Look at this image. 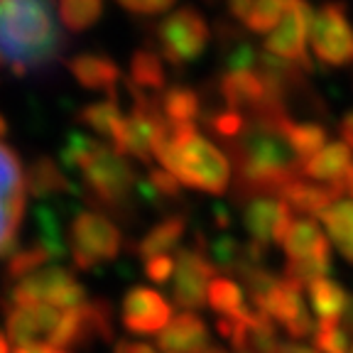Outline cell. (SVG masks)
I'll list each match as a JSON object with an SVG mask.
<instances>
[{
  "label": "cell",
  "mask_w": 353,
  "mask_h": 353,
  "mask_svg": "<svg viewBox=\"0 0 353 353\" xmlns=\"http://www.w3.org/2000/svg\"><path fill=\"white\" fill-rule=\"evenodd\" d=\"M79 172H81L83 187H86L91 201H96L101 209L113 211V214L130 211L138 176L123 154L99 143L79 165Z\"/></svg>",
  "instance_id": "cell-4"
},
{
  "label": "cell",
  "mask_w": 353,
  "mask_h": 353,
  "mask_svg": "<svg viewBox=\"0 0 353 353\" xmlns=\"http://www.w3.org/2000/svg\"><path fill=\"white\" fill-rule=\"evenodd\" d=\"M290 143H292L299 162L304 165V162L312 160L314 154H319L326 148V128L314 121H292V125H290Z\"/></svg>",
  "instance_id": "cell-32"
},
{
  "label": "cell",
  "mask_w": 353,
  "mask_h": 353,
  "mask_svg": "<svg viewBox=\"0 0 353 353\" xmlns=\"http://www.w3.org/2000/svg\"><path fill=\"white\" fill-rule=\"evenodd\" d=\"M25 174L17 154L0 140V255L15 253V238L25 209Z\"/></svg>",
  "instance_id": "cell-12"
},
{
  "label": "cell",
  "mask_w": 353,
  "mask_h": 353,
  "mask_svg": "<svg viewBox=\"0 0 353 353\" xmlns=\"http://www.w3.org/2000/svg\"><path fill=\"white\" fill-rule=\"evenodd\" d=\"M145 275L157 285H162L174 275V260L170 255H157V258L145 260Z\"/></svg>",
  "instance_id": "cell-42"
},
{
  "label": "cell",
  "mask_w": 353,
  "mask_h": 353,
  "mask_svg": "<svg viewBox=\"0 0 353 353\" xmlns=\"http://www.w3.org/2000/svg\"><path fill=\"white\" fill-rule=\"evenodd\" d=\"M0 353H10V346H8V336L0 334Z\"/></svg>",
  "instance_id": "cell-50"
},
{
  "label": "cell",
  "mask_w": 353,
  "mask_h": 353,
  "mask_svg": "<svg viewBox=\"0 0 353 353\" xmlns=\"http://www.w3.org/2000/svg\"><path fill=\"white\" fill-rule=\"evenodd\" d=\"M187 233V216H167L160 223H154L148 233L143 236V241L138 243L135 253L140 258L150 260L157 258V255H167L170 250H174L179 245V241Z\"/></svg>",
  "instance_id": "cell-24"
},
{
  "label": "cell",
  "mask_w": 353,
  "mask_h": 353,
  "mask_svg": "<svg viewBox=\"0 0 353 353\" xmlns=\"http://www.w3.org/2000/svg\"><path fill=\"white\" fill-rule=\"evenodd\" d=\"M160 110L170 125H196L201 99L189 86H172L160 96Z\"/></svg>",
  "instance_id": "cell-27"
},
{
  "label": "cell",
  "mask_w": 353,
  "mask_h": 353,
  "mask_svg": "<svg viewBox=\"0 0 353 353\" xmlns=\"http://www.w3.org/2000/svg\"><path fill=\"white\" fill-rule=\"evenodd\" d=\"M154 157L184 187L221 196L231 184V162L226 152L199 132L196 125H170L154 143Z\"/></svg>",
  "instance_id": "cell-3"
},
{
  "label": "cell",
  "mask_w": 353,
  "mask_h": 353,
  "mask_svg": "<svg viewBox=\"0 0 353 353\" xmlns=\"http://www.w3.org/2000/svg\"><path fill=\"white\" fill-rule=\"evenodd\" d=\"M10 299L15 307H50L69 312L86 304V287L64 268H42L17 282Z\"/></svg>",
  "instance_id": "cell-5"
},
{
  "label": "cell",
  "mask_w": 353,
  "mask_h": 353,
  "mask_svg": "<svg viewBox=\"0 0 353 353\" xmlns=\"http://www.w3.org/2000/svg\"><path fill=\"white\" fill-rule=\"evenodd\" d=\"M15 353H72V351L57 348V346H52V343H32V346H20Z\"/></svg>",
  "instance_id": "cell-45"
},
{
  "label": "cell",
  "mask_w": 353,
  "mask_h": 353,
  "mask_svg": "<svg viewBox=\"0 0 353 353\" xmlns=\"http://www.w3.org/2000/svg\"><path fill=\"white\" fill-rule=\"evenodd\" d=\"M241 255H243V245L228 233H221L214 241H206V258L211 260L214 268L219 270H236L241 268Z\"/></svg>",
  "instance_id": "cell-36"
},
{
  "label": "cell",
  "mask_w": 353,
  "mask_h": 353,
  "mask_svg": "<svg viewBox=\"0 0 353 353\" xmlns=\"http://www.w3.org/2000/svg\"><path fill=\"white\" fill-rule=\"evenodd\" d=\"M123 326L132 334H160L172 321V309L160 292L132 287L123 299Z\"/></svg>",
  "instance_id": "cell-16"
},
{
  "label": "cell",
  "mask_w": 353,
  "mask_h": 353,
  "mask_svg": "<svg viewBox=\"0 0 353 353\" xmlns=\"http://www.w3.org/2000/svg\"><path fill=\"white\" fill-rule=\"evenodd\" d=\"M57 309L50 307H15L8 316V339L20 346H32L39 336H52L57 321H59Z\"/></svg>",
  "instance_id": "cell-21"
},
{
  "label": "cell",
  "mask_w": 353,
  "mask_h": 353,
  "mask_svg": "<svg viewBox=\"0 0 353 353\" xmlns=\"http://www.w3.org/2000/svg\"><path fill=\"white\" fill-rule=\"evenodd\" d=\"M351 353H353V343H351Z\"/></svg>",
  "instance_id": "cell-53"
},
{
  "label": "cell",
  "mask_w": 353,
  "mask_h": 353,
  "mask_svg": "<svg viewBox=\"0 0 353 353\" xmlns=\"http://www.w3.org/2000/svg\"><path fill=\"white\" fill-rule=\"evenodd\" d=\"M69 72L83 88L105 91L108 96H116L118 83L123 79L121 66L110 57L96 54V52H83V54H77L74 59H69Z\"/></svg>",
  "instance_id": "cell-19"
},
{
  "label": "cell",
  "mask_w": 353,
  "mask_h": 353,
  "mask_svg": "<svg viewBox=\"0 0 353 353\" xmlns=\"http://www.w3.org/2000/svg\"><path fill=\"white\" fill-rule=\"evenodd\" d=\"M79 121L83 125H88L94 132L108 138L110 143H116V138L121 135V128H123V113H121V105H118L116 96H108L105 101H99V103H88L79 110Z\"/></svg>",
  "instance_id": "cell-29"
},
{
  "label": "cell",
  "mask_w": 353,
  "mask_h": 353,
  "mask_svg": "<svg viewBox=\"0 0 353 353\" xmlns=\"http://www.w3.org/2000/svg\"><path fill=\"white\" fill-rule=\"evenodd\" d=\"M258 312L268 314L272 321H280L292 339H307L314 336V321L307 314V307L302 302V287L282 277L277 287L272 290L263 302L258 304Z\"/></svg>",
  "instance_id": "cell-15"
},
{
  "label": "cell",
  "mask_w": 353,
  "mask_h": 353,
  "mask_svg": "<svg viewBox=\"0 0 353 353\" xmlns=\"http://www.w3.org/2000/svg\"><path fill=\"white\" fill-rule=\"evenodd\" d=\"M37 228H39L37 245H42V248L50 253L52 260L64 258L66 243H64V236H61L59 216H57L52 209H47V206H42V209H37Z\"/></svg>",
  "instance_id": "cell-34"
},
{
  "label": "cell",
  "mask_w": 353,
  "mask_h": 353,
  "mask_svg": "<svg viewBox=\"0 0 353 353\" xmlns=\"http://www.w3.org/2000/svg\"><path fill=\"white\" fill-rule=\"evenodd\" d=\"M339 132H341L343 143H346L348 148L353 150V110H348L346 116H343L341 125H339Z\"/></svg>",
  "instance_id": "cell-44"
},
{
  "label": "cell",
  "mask_w": 353,
  "mask_h": 353,
  "mask_svg": "<svg viewBox=\"0 0 353 353\" xmlns=\"http://www.w3.org/2000/svg\"><path fill=\"white\" fill-rule=\"evenodd\" d=\"M118 3L135 15H160L174 6V0H118Z\"/></svg>",
  "instance_id": "cell-43"
},
{
  "label": "cell",
  "mask_w": 353,
  "mask_h": 353,
  "mask_svg": "<svg viewBox=\"0 0 353 353\" xmlns=\"http://www.w3.org/2000/svg\"><path fill=\"white\" fill-rule=\"evenodd\" d=\"M116 353H157L148 343H132V341H121L116 346Z\"/></svg>",
  "instance_id": "cell-46"
},
{
  "label": "cell",
  "mask_w": 353,
  "mask_h": 353,
  "mask_svg": "<svg viewBox=\"0 0 353 353\" xmlns=\"http://www.w3.org/2000/svg\"><path fill=\"white\" fill-rule=\"evenodd\" d=\"M351 167H353V150L341 140V143L326 145L319 154H314L312 160L304 162L302 176L319 179V182L341 184L348 172H351Z\"/></svg>",
  "instance_id": "cell-22"
},
{
  "label": "cell",
  "mask_w": 353,
  "mask_h": 353,
  "mask_svg": "<svg viewBox=\"0 0 353 353\" xmlns=\"http://www.w3.org/2000/svg\"><path fill=\"white\" fill-rule=\"evenodd\" d=\"M316 348L324 353H351V341H348V331L339 324L319 321L314 331Z\"/></svg>",
  "instance_id": "cell-39"
},
{
  "label": "cell",
  "mask_w": 353,
  "mask_h": 353,
  "mask_svg": "<svg viewBox=\"0 0 353 353\" xmlns=\"http://www.w3.org/2000/svg\"><path fill=\"white\" fill-rule=\"evenodd\" d=\"M209 128L223 140V143H231V140H236L238 135H241L243 128H245V113L223 108L209 118Z\"/></svg>",
  "instance_id": "cell-40"
},
{
  "label": "cell",
  "mask_w": 353,
  "mask_h": 353,
  "mask_svg": "<svg viewBox=\"0 0 353 353\" xmlns=\"http://www.w3.org/2000/svg\"><path fill=\"white\" fill-rule=\"evenodd\" d=\"M309 44L321 64H353V30L348 25L343 3L329 0L321 8H316L314 17L309 22Z\"/></svg>",
  "instance_id": "cell-9"
},
{
  "label": "cell",
  "mask_w": 353,
  "mask_h": 353,
  "mask_svg": "<svg viewBox=\"0 0 353 353\" xmlns=\"http://www.w3.org/2000/svg\"><path fill=\"white\" fill-rule=\"evenodd\" d=\"M110 336H113V312H110L108 302L99 299V302H86L77 309L61 312L50 343L69 351L74 346L91 343L94 339L110 341Z\"/></svg>",
  "instance_id": "cell-13"
},
{
  "label": "cell",
  "mask_w": 353,
  "mask_h": 353,
  "mask_svg": "<svg viewBox=\"0 0 353 353\" xmlns=\"http://www.w3.org/2000/svg\"><path fill=\"white\" fill-rule=\"evenodd\" d=\"M25 187L37 199L61 196V194L72 192V184H69L66 174L50 157H39L37 162H32V167L25 174Z\"/></svg>",
  "instance_id": "cell-26"
},
{
  "label": "cell",
  "mask_w": 353,
  "mask_h": 353,
  "mask_svg": "<svg viewBox=\"0 0 353 353\" xmlns=\"http://www.w3.org/2000/svg\"><path fill=\"white\" fill-rule=\"evenodd\" d=\"M103 12V0H59V17L66 30L83 32Z\"/></svg>",
  "instance_id": "cell-33"
},
{
  "label": "cell",
  "mask_w": 353,
  "mask_h": 353,
  "mask_svg": "<svg viewBox=\"0 0 353 353\" xmlns=\"http://www.w3.org/2000/svg\"><path fill=\"white\" fill-rule=\"evenodd\" d=\"M128 91L132 96V110L130 116L123 121L121 135L113 143V150L123 157L150 162L154 157V143L165 132L167 121L160 110V99L143 94L130 83H128Z\"/></svg>",
  "instance_id": "cell-6"
},
{
  "label": "cell",
  "mask_w": 353,
  "mask_h": 353,
  "mask_svg": "<svg viewBox=\"0 0 353 353\" xmlns=\"http://www.w3.org/2000/svg\"><path fill=\"white\" fill-rule=\"evenodd\" d=\"M343 187H346L348 196H353V167H351V172L346 174V179H343Z\"/></svg>",
  "instance_id": "cell-49"
},
{
  "label": "cell",
  "mask_w": 353,
  "mask_h": 353,
  "mask_svg": "<svg viewBox=\"0 0 353 353\" xmlns=\"http://www.w3.org/2000/svg\"><path fill=\"white\" fill-rule=\"evenodd\" d=\"M201 353H228L226 348H219V346H209L206 351H201Z\"/></svg>",
  "instance_id": "cell-51"
},
{
  "label": "cell",
  "mask_w": 353,
  "mask_h": 353,
  "mask_svg": "<svg viewBox=\"0 0 353 353\" xmlns=\"http://www.w3.org/2000/svg\"><path fill=\"white\" fill-rule=\"evenodd\" d=\"M314 17V8L307 0H290L282 12L280 22L275 25L263 42V50L268 54H275L280 59L292 61L302 66L304 72H312L314 64L309 61L307 42H309V22Z\"/></svg>",
  "instance_id": "cell-11"
},
{
  "label": "cell",
  "mask_w": 353,
  "mask_h": 353,
  "mask_svg": "<svg viewBox=\"0 0 353 353\" xmlns=\"http://www.w3.org/2000/svg\"><path fill=\"white\" fill-rule=\"evenodd\" d=\"M290 110L280 101H268L263 108L245 116V128L226 150L236 167L238 199L255 194H275L302 174V162L290 143Z\"/></svg>",
  "instance_id": "cell-1"
},
{
  "label": "cell",
  "mask_w": 353,
  "mask_h": 353,
  "mask_svg": "<svg viewBox=\"0 0 353 353\" xmlns=\"http://www.w3.org/2000/svg\"><path fill=\"white\" fill-rule=\"evenodd\" d=\"M243 206V226L248 231L250 243H258L263 248L272 243H282L285 233L292 226V209L285 199L275 194H255V196L238 199Z\"/></svg>",
  "instance_id": "cell-14"
},
{
  "label": "cell",
  "mask_w": 353,
  "mask_h": 353,
  "mask_svg": "<svg viewBox=\"0 0 353 353\" xmlns=\"http://www.w3.org/2000/svg\"><path fill=\"white\" fill-rule=\"evenodd\" d=\"M154 37L162 59L174 66H184L204 54L211 32L201 12L194 8H179L157 25Z\"/></svg>",
  "instance_id": "cell-8"
},
{
  "label": "cell",
  "mask_w": 353,
  "mask_h": 353,
  "mask_svg": "<svg viewBox=\"0 0 353 353\" xmlns=\"http://www.w3.org/2000/svg\"><path fill=\"white\" fill-rule=\"evenodd\" d=\"M216 275V268L206 258V238L199 233L192 248L176 253L174 282H172V299L187 312L201 309L209 297V285Z\"/></svg>",
  "instance_id": "cell-10"
},
{
  "label": "cell",
  "mask_w": 353,
  "mask_h": 353,
  "mask_svg": "<svg viewBox=\"0 0 353 353\" xmlns=\"http://www.w3.org/2000/svg\"><path fill=\"white\" fill-rule=\"evenodd\" d=\"M290 0H253L250 6V15L245 20V28L250 32H268L275 30V25L280 22L282 12H285Z\"/></svg>",
  "instance_id": "cell-37"
},
{
  "label": "cell",
  "mask_w": 353,
  "mask_h": 353,
  "mask_svg": "<svg viewBox=\"0 0 353 353\" xmlns=\"http://www.w3.org/2000/svg\"><path fill=\"white\" fill-rule=\"evenodd\" d=\"M214 221H216V226L223 228V231L231 226V211H228L226 204H216L214 206Z\"/></svg>",
  "instance_id": "cell-47"
},
{
  "label": "cell",
  "mask_w": 353,
  "mask_h": 353,
  "mask_svg": "<svg viewBox=\"0 0 353 353\" xmlns=\"http://www.w3.org/2000/svg\"><path fill=\"white\" fill-rule=\"evenodd\" d=\"M346 194V187L341 184H329V187H319L312 184L302 176H297L294 182H290L280 192V199H285L287 206L299 214L307 216H321L324 211H329L334 204L341 201V196Z\"/></svg>",
  "instance_id": "cell-20"
},
{
  "label": "cell",
  "mask_w": 353,
  "mask_h": 353,
  "mask_svg": "<svg viewBox=\"0 0 353 353\" xmlns=\"http://www.w3.org/2000/svg\"><path fill=\"white\" fill-rule=\"evenodd\" d=\"M64 47L54 0H0V66L17 77L47 72Z\"/></svg>",
  "instance_id": "cell-2"
},
{
  "label": "cell",
  "mask_w": 353,
  "mask_h": 353,
  "mask_svg": "<svg viewBox=\"0 0 353 353\" xmlns=\"http://www.w3.org/2000/svg\"><path fill=\"white\" fill-rule=\"evenodd\" d=\"M8 132V125H6V118L0 116V138H3V135H6Z\"/></svg>",
  "instance_id": "cell-52"
},
{
  "label": "cell",
  "mask_w": 353,
  "mask_h": 353,
  "mask_svg": "<svg viewBox=\"0 0 353 353\" xmlns=\"http://www.w3.org/2000/svg\"><path fill=\"white\" fill-rule=\"evenodd\" d=\"M99 145V140L91 138V135H83V132H72L69 138H66L64 148L59 152V162L66 167V170H77L79 172V165L88 157V152Z\"/></svg>",
  "instance_id": "cell-38"
},
{
  "label": "cell",
  "mask_w": 353,
  "mask_h": 353,
  "mask_svg": "<svg viewBox=\"0 0 353 353\" xmlns=\"http://www.w3.org/2000/svg\"><path fill=\"white\" fill-rule=\"evenodd\" d=\"M157 346L165 353H201L209 348V329L201 316L184 312L160 331Z\"/></svg>",
  "instance_id": "cell-18"
},
{
  "label": "cell",
  "mask_w": 353,
  "mask_h": 353,
  "mask_svg": "<svg viewBox=\"0 0 353 353\" xmlns=\"http://www.w3.org/2000/svg\"><path fill=\"white\" fill-rule=\"evenodd\" d=\"M307 290H309V302H312L314 312L319 314V321H329V324L343 321L348 307H351V297H348V292L341 285L324 277V280L312 282Z\"/></svg>",
  "instance_id": "cell-25"
},
{
  "label": "cell",
  "mask_w": 353,
  "mask_h": 353,
  "mask_svg": "<svg viewBox=\"0 0 353 353\" xmlns=\"http://www.w3.org/2000/svg\"><path fill=\"white\" fill-rule=\"evenodd\" d=\"M130 86H135L143 94H160L165 91L167 74L165 66H162V57L152 50H138L132 52L130 59V79H128Z\"/></svg>",
  "instance_id": "cell-28"
},
{
  "label": "cell",
  "mask_w": 353,
  "mask_h": 353,
  "mask_svg": "<svg viewBox=\"0 0 353 353\" xmlns=\"http://www.w3.org/2000/svg\"><path fill=\"white\" fill-rule=\"evenodd\" d=\"M206 304H209L214 312H219L221 316H226V319H236V316H241L243 312L248 309L241 285H236V282L228 280V277H214V280H211Z\"/></svg>",
  "instance_id": "cell-31"
},
{
  "label": "cell",
  "mask_w": 353,
  "mask_h": 353,
  "mask_svg": "<svg viewBox=\"0 0 353 353\" xmlns=\"http://www.w3.org/2000/svg\"><path fill=\"white\" fill-rule=\"evenodd\" d=\"M326 231H329L331 241L339 248V253L353 263V201L341 199L339 204H334L329 211L321 214Z\"/></svg>",
  "instance_id": "cell-30"
},
{
  "label": "cell",
  "mask_w": 353,
  "mask_h": 353,
  "mask_svg": "<svg viewBox=\"0 0 353 353\" xmlns=\"http://www.w3.org/2000/svg\"><path fill=\"white\" fill-rule=\"evenodd\" d=\"M69 243L79 270H94L96 265L118 258L123 236L116 223L101 211H79L69 228Z\"/></svg>",
  "instance_id": "cell-7"
},
{
  "label": "cell",
  "mask_w": 353,
  "mask_h": 353,
  "mask_svg": "<svg viewBox=\"0 0 353 353\" xmlns=\"http://www.w3.org/2000/svg\"><path fill=\"white\" fill-rule=\"evenodd\" d=\"M148 179H150V184L157 189L162 201H179V199H182V184H179V179H176L174 174H170L167 170H150Z\"/></svg>",
  "instance_id": "cell-41"
},
{
  "label": "cell",
  "mask_w": 353,
  "mask_h": 353,
  "mask_svg": "<svg viewBox=\"0 0 353 353\" xmlns=\"http://www.w3.org/2000/svg\"><path fill=\"white\" fill-rule=\"evenodd\" d=\"M219 94L226 108L241 110L245 116L272 101L258 72H226L219 81Z\"/></svg>",
  "instance_id": "cell-17"
},
{
  "label": "cell",
  "mask_w": 353,
  "mask_h": 353,
  "mask_svg": "<svg viewBox=\"0 0 353 353\" xmlns=\"http://www.w3.org/2000/svg\"><path fill=\"white\" fill-rule=\"evenodd\" d=\"M282 248L290 260H304L312 255H331L329 241L314 219H294L282 238Z\"/></svg>",
  "instance_id": "cell-23"
},
{
  "label": "cell",
  "mask_w": 353,
  "mask_h": 353,
  "mask_svg": "<svg viewBox=\"0 0 353 353\" xmlns=\"http://www.w3.org/2000/svg\"><path fill=\"white\" fill-rule=\"evenodd\" d=\"M277 353H319V351H314V348L309 346H299V343H280Z\"/></svg>",
  "instance_id": "cell-48"
},
{
  "label": "cell",
  "mask_w": 353,
  "mask_h": 353,
  "mask_svg": "<svg viewBox=\"0 0 353 353\" xmlns=\"http://www.w3.org/2000/svg\"><path fill=\"white\" fill-rule=\"evenodd\" d=\"M50 260V253L42 245H37V243L30 245V248H20L8 258V277L20 282L25 277L34 275V272H39Z\"/></svg>",
  "instance_id": "cell-35"
}]
</instances>
